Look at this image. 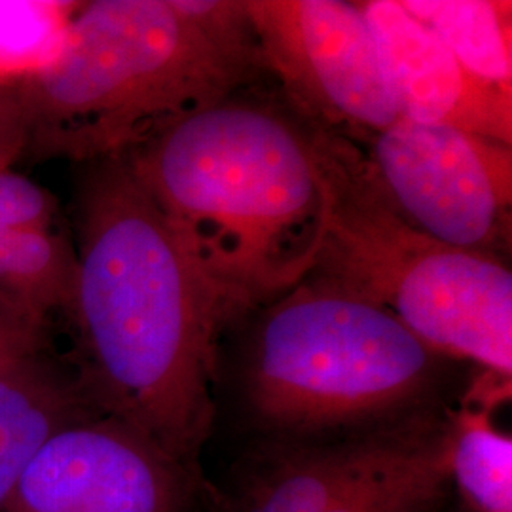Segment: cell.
I'll return each mask as SVG.
<instances>
[{"label": "cell", "instance_id": "9a60e30c", "mask_svg": "<svg viewBox=\"0 0 512 512\" xmlns=\"http://www.w3.org/2000/svg\"><path fill=\"white\" fill-rule=\"evenodd\" d=\"M78 4L0 0V90L33 78L54 61Z\"/></svg>", "mask_w": 512, "mask_h": 512}, {"label": "cell", "instance_id": "4fadbf2b", "mask_svg": "<svg viewBox=\"0 0 512 512\" xmlns=\"http://www.w3.org/2000/svg\"><path fill=\"white\" fill-rule=\"evenodd\" d=\"M471 73L512 92V4L503 0H401Z\"/></svg>", "mask_w": 512, "mask_h": 512}, {"label": "cell", "instance_id": "ac0fdd59", "mask_svg": "<svg viewBox=\"0 0 512 512\" xmlns=\"http://www.w3.org/2000/svg\"><path fill=\"white\" fill-rule=\"evenodd\" d=\"M439 512H469V511H467V509H465V507H463V505H461V503H459V501H452V499H450V501H448V503H446V507H444V509H440Z\"/></svg>", "mask_w": 512, "mask_h": 512}, {"label": "cell", "instance_id": "e0dca14e", "mask_svg": "<svg viewBox=\"0 0 512 512\" xmlns=\"http://www.w3.org/2000/svg\"><path fill=\"white\" fill-rule=\"evenodd\" d=\"M16 158H18V148L14 143L6 109L0 97V169H10V165Z\"/></svg>", "mask_w": 512, "mask_h": 512}, {"label": "cell", "instance_id": "8992f818", "mask_svg": "<svg viewBox=\"0 0 512 512\" xmlns=\"http://www.w3.org/2000/svg\"><path fill=\"white\" fill-rule=\"evenodd\" d=\"M454 406L340 439L247 440L209 501L217 512H439L454 494Z\"/></svg>", "mask_w": 512, "mask_h": 512}, {"label": "cell", "instance_id": "30bf717a", "mask_svg": "<svg viewBox=\"0 0 512 512\" xmlns=\"http://www.w3.org/2000/svg\"><path fill=\"white\" fill-rule=\"evenodd\" d=\"M403 118L512 145V92L467 71L401 0L357 2Z\"/></svg>", "mask_w": 512, "mask_h": 512}, {"label": "cell", "instance_id": "8fae6325", "mask_svg": "<svg viewBox=\"0 0 512 512\" xmlns=\"http://www.w3.org/2000/svg\"><path fill=\"white\" fill-rule=\"evenodd\" d=\"M76 249L59 228L54 196L0 169V291L38 313H65L73 298Z\"/></svg>", "mask_w": 512, "mask_h": 512}, {"label": "cell", "instance_id": "7c38bea8", "mask_svg": "<svg viewBox=\"0 0 512 512\" xmlns=\"http://www.w3.org/2000/svg\"><path fill=\"white\" fill-rule=\"evenodd\" d=\"M93 416L73 366L54 348L0 366V512L40 448Z\"/></svg>", "mask_w": 512, "mask_h": 512}, {"label": "cell", "instance_id": "277c9868", "mask_svg": "<svg viewBox=\"0 0 512 512\" xmlns=\"http://www.w3.org/2000/svg\"><path fill=\"white\" fill-rule=\"evenodd\" d=\"M238 359L247 440H327L461 401L459 366L391 313L302 281L255 311Z\"/></svg>", "mask_w": 512, "mask_h": 512}, {"label": "cell", "instance_id": "2e32d148", "mask_svg": "<svg viewBox=\"0 0 512 512\" xmlns=\"http://www.w3.org/2000/svg\"><path fill=\"white\" fill-rule=\"evenodd\" d=\"M48 327L46 315L0 291V366L52 348Z\"/></svg>", "mask_w": 512, "mask_h": 512}, {"label": "cell", "instance_id": "ba28073f", "mask_svg": "<svg viewBox=\"0 0 512 512\" xmlns=\"http://www.w3.org/2000/svg\"><path fill=\"white\" fill-rule=\"evenodd\" d=\"M262 67L296 118L359 147L401 118L357 2L245 0Z\"/></svg>", "mask_w": 512, "mask_h": 512}, {"label": "cell", "instance_id": "9c48e42d", "mask_svg": "<svg viewBox=\"0 0 512 512\" xmlns=\"http://www.w3.org/2000/svg\"><path fill=\"white\" fill-rule=\"evenodd\" d=\"M209 488L126 425L93 416L40 448L2 512H190Z\"/></svg>", "mask_w": 512, "mask_h": 512}, {"label": "cell", "instance_id": "5bb4252c", "mask_svg": "<svg viewBox=\"0 0 512 512\" xmlns=\"http://www.w3.org/2000/svg\"><path fill=\"white\" fill-rule=\"evenodd\" d=\"M450 480L469 512H512V439L495 427L492 404L463 393L452 412Z\"/></svg>", "mask_w": 512, "mask_h": 512}, {"label": "cell", "instance_id": "6da1fadb", "mask_svg": "<svg viewBox=\"0 0 512 512\" xmlns=\"http://www.w3.org/2000/svg\"><path fill=\"white\" fill-rule=\"evenodd\" d=\"M76 275L67 355L93 412L188 471L217 418V294L120 158L86 164L76 194Z\"/></svg>", "mask_w": 512, "mask_h": 512}, {"label": "cell", "instance_id": "7a4b0ae2", "mask_svg": "<svg viewBox=\"0 0 512 512\" xmlns=\"http://www.w3.org/2000/svg\"><path fill=\"white\" fill-rule=\"evenodd\" d=\"M262 67L245 0L80 2L54 61L0 90L18 158L124 156Z\"/></svg>", "mask_w": 512, "mask_h": 512}, {"label": "cell", "instance_id": "5b68a950", "mask_svg": "<svg viewBox=\"0 0 512 512\" xmlns=\"http://www.w3.org/2000/svg\"><path fill=\"white\" fill-rule=\"evenodd\" d=\"M306 128L325 222L304 281L382 308L440 355L511 380L509 262L423 234L387 203L359 145Z\"/></svg>", "mask_w": 512, "mask_h": 512}, {"label": "cell", "instance_id": "52a82bcc", "mask_svg": "<svg viewBox=\"0 0 512 512\" xmlns=\"http://www.w3.org/2000/svg\"><path fill=\"white\" fill-rule=\"evenodd\" d=\"M393 211L423 234L503 262L512 243V145L395 120L361 147Z\"/></svg>", "mask_w": 512, "mask_h": 512}, {"label": "cell", "instance_id": "3957f363", "mask_svg": "<svg viewBox=\"0 0 512 512\" xmlns=\"http://www.w3.org/2000/svg\"><path fill=\"white\" fill-rule=\"evenodd\" d=\"M196 262L230 327L300 285L325 222L306 124L239 97L120 156Z\"/></svg>", "mask_w": 512, "mask_h": 512}]
</instances>
